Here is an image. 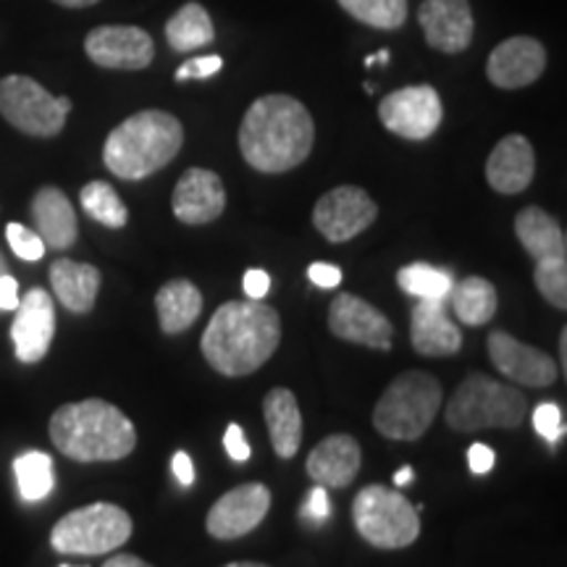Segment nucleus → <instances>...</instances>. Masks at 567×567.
<instances>
[{
    "instance_id": "6",
    "label": "nucleus",
    "mask_w": 567,
    "mask_h": 567,
    "mask_svg": "<svg viewBox=\"0 0 567 567\" xmlns=\"http://www.w3.org/2000/svg\"><path fill=\"white\" fill-rule=\"evenodd\" d=\"M528 415V400L515 386L486 373L467 375L446 405V425L460 434L481 429H517Z\"/></svg>"
},
{
    "instance_id": "21",
    "label": "nucleus",
    "mask_w": 567,
    "mask_h": 567,
    "mask_svg": "<svg viewBox=\"0 0 567 567\" xmlns=\"http://www.w3.org/2000/svg\"><path fill=\"white\" fill-rule=\"evenodd\" d=\"M410 342L423 358H446L460 352L463 334L446 313V300H417L410 321Z\"/></svg>"
},
{
    "instance_id": "51",
    "label": "nucleus",
    "mask_w": 567,
    "mask_h": 567,
    "mask_svg": "<svg viewBox=\"0 0 567 567\" xmlns=\"http://www.w3.org/2000/svg\"><path fill=\"white\" fill-rule=\"evenodd\" d=\"M3 274H9V268H6V258H3V252H0V276Z\"/></svg>"
},
{
    "instance_id": "13",
    "label": "nucleus",
    "mask_w": 567,
    "mask_h": 567,
    "mask_svg": "<svg viewBox=\"0 0 567 567\" xmlns=\"http://www.w3.org/2000/svg\"><path fill=\"white\" fill-rule=\"evenodd\" d=\"M268 509H271V492L264 484L234 486L210 507L205 528L218 542H234L258 528Z\"/></svg>"
},
{
    "instance_id": "5",
    "label": "nucleus",
    "mask_w": 567,
    "mask_h": 567,
    "mask_svg": "<svg viewBox=\"0 0 567 567\" xmlns=\"http://www.w3.org/2000/svg\"><path fill=\"white\" fill-rule=\"evenodd\" d=\"M444 392L439 379L423 371L400 373L381 400L375 402L373 425L381 436L394 442L421 439L442 408Z\"/></svg>"
},
{
    "instance_id": "4",
    "label": "nucleus",
    "mask_w": 567,
    "mask_h": 567,
    "mask_svg": "<svg viewBox=\"0 0 567 567\" xmlns=\"http://www.w3.org/2000/svg\"><path fill=\"white\" fill-rule=\"evenodd\" d=\"M184 126L168 111H140L109 134L103 163L124 182H140L161 172L179 155Z\"/></svg>"
},
{
    "instance_id": "16",
    "label": "nucleus",
    "mask_w": 567,
    "mask_h": 567,
    "mask_svg": "<svg viewBox=\"0 0 567 567\" xmlns=\"http://www.w3.org/2000/svg\"><path fill=\"white\" fill-rule=\"evenodd\" d=\"M423 38L439 53L457 55L471 48L476 21L467 0H423L417 9Z\"/></svg>"
},
{
    "instance_id": "15",
    "label": "nucleus",
    "mask_w": 567,
    "mask_h": 567,
    "mask_svg": "<svg viewBox=\"0 0 567 567\" xmlns=\"http://www.w3.org/2000/svg\"><path fill=\"white\" fill-rule=\"evenodd\" d=\"M331 334L344 342L371 347V350H392V323L358 295H339L329 308Z\"/></svg>"
},
{
    "instance_id": "8",
    "label": "nucleus",
    "mask_w": 567,
    "mask_h": 567,
    "mask_svg": "<svg viewBox=\"0 0 567 567\" xmlns=\"http://www.w3.org/2000/svg\"><path fill=\"white\" fill-rule=\"evenodd\" d=\"M132 530V517L124 507L95 502L63 515L51 530V544L61 555L97 557L124 547Z\"/></svg>"
},
{
    "instance_id": "45",
    "label": "nucleus",
    "mask_w": 567,
    "mask_h": 567,
    "mask_svg": "<svg viewBox=\"0 0 567 567\" xmlns=\"http://www.w3.org/2000/svg\"><path fill=\"white\" fill-rule=\"evenodd\" d=\"M103 567H153V565L145 563V559L134 557V555H116V557H111Z\"/></svg>"
},
{
    "instance_id": "3",
    "label": "nucleus",
    "mask_w": 567,
    "mask_h": 567,
    "mask_svg": "<svg viewBox=\"0 0 567 567\" xmlns=\"http://www.w3.org/2000/svg\"><path fill=\"white\" fill-rule=\"evenodd\" d=\"M51 439L76 463H116L137 446V431L122 410L105 400L61 405L51 417Z\"/></svg>"
},
{
    "instance_id": "37",
    "label": "nucleus",
    "mask_w": 567,
    "mask_h": 567,
    "mask_svg": "<svg viewBox=\"0 0 567 567\" xmlns=\"http://www.w3.org/2000/svg\"><path fill=\"white\" fill-rule=\"evenodd\" d=\"M221 69H224L221 55H200V59H189L187 63H182V66L176 69V82L208 80V76L218 74Z\"/></svg>"
},
{
    "instance_id": "14",
    "label": "nucleus",
    "mask_w": 567,
    "mask_h": 567,
    "mask_svg": "<svg viewBox=\"0 0 567 567\" xmlns=\"http://www.w3.org/2000/svg\"><path fill=\"white\" fill-rule=\"evenodd\" d=\"M488 358L496 371L507 375L509 381L523 386L544 389L557 381V360L551 354L536 350V347L523 344L507 331H494L486 342Z\"/></svg>"
},
{
    "instance_id": "48",
    "label": "nucleus",
    "mask_w": 567,
    "mask_h": 567,
    "mask_svg": "<svg viewBox=\"0 0 567 567\" xmlns=\"http://www.w3.org/2000/svg\"><path fill=\"white\" fill-rule=\"evenodd\" d=\"M559 363H563V365H559V371H567V331L563 329V334H559Z\"/></svg>"
},
{
    "instance_id": "20",
    "label": "nucleus",
    "mask_w": 567,
    "mask_h": 567,
    "mask_svg": "<svg viewBox=\"0 0 567 567\" xmlns=\"http://www.w3.org/2000/svg\"><path fill=\"white\" fill-rule=\"evenodd\" d=\"M536 176V153L528 137L507 134L486 161V182L494 193L517 195L530 187Z\"/></svg>"
},
{
    "instance_id": "10",
    "label": "nucleus",
    "mask_w": 567,
    "mask_h": 567,
    "mask_svg": "<svg viewBox=\"0 0 567 567\" xmlns=\"http://www.w3.org/2000/svg\"><path fill=\"white\" fill-rule=\"evenodd\" d=\"M379 118L396 137L421 142L442 126L444 105L431 84H413L389 92L379 105Z\"/></svg>"
},
{
    "instance_id": "9",
    "label": "nucleus",
    "mask_w": 567,
    "mask_h": 567,
    "mask_svg": "<svg viewBox=\"0 0 567 567\" xmlns=\"http://www.w3.org/2000/svg\"><path fill=\"white\" fill-rule=\"evenodd\" d=\"M69 97H53L32 76L11 74L0 80V116L30 137H55L66 126Z\"/></svg>"
},
{
    "instance_id": "11",
    "label": "nucleus",
    "mask_w": 567,
    "mask_h": 567,
    "mask_svg": "<svg viewBox=\"0 0 567 567\" xmlns=\"http://www.w3.org/2000/svg\"><path fill=\"white\" fill-rule=\"evenodd\" d=\"M379 216V205L371 200L365 189L344 187L326 193L313 208V224L329 243H350V239L363 234Z\"/></svg>"
},
{
    "instance_id": "43",
    "label": "nucleus",
    "mask_w": 567,
    "mask_h": 567,
    "mask_svg": "<svg viewBox=\"0 0 567 567\" xmlns=\"http://www.w3.org/2000/svg\"><path fill=\"white\" fill-rule=\"evenodd\" d=\"M172 467H174L176 481H179L182 486H193L195 484V465H193V460H189L187 452H176L174 460H172Z\"/></svg>"
},
{
    "instance_id": "17",
    "label": "nucleus",
    "mask_w": 567,
    "mask_h": 567,
    "mask_svg": "<svg viewBox=\"0 0 567 567\" xmlns=\"http://www.w3.org/2000/svg\"><path fill=\"white\" fill-rule=\"evenodd\" d=\"M55 334V308L53 297L45 289L34 287L27 292L24 300H19L17 318L11 326L13 352L21 363H40L51 350Z\"/></svg>"
},
{
    "instance_id": "30",
    "label": "nucleus",
    "mask_w": 567,
    "mask_h": 567,
    "mask_svg": "<svg viewBox=\"0 0 567 567\" xmlns=\"http://www.w3.org/2000/svg\"><path fill=\"white\" fill-rule=\"evenodd\" d=\"M396 284L400 289L417 300H446L455 287V276L446 268H436L429 264H410L400 268L396 274Z\"/></svg>"
},
{
    "instance_id": "50",
    "label": "nucleus",
    "mask_w": 567,
    "mask_h": 567,
    "mask_svg": "<svg viewBox=\"0 0 567 567\" xmlns=\"http://www.w3.org/2000/svg\"><path fill=\"white\" fill-rule=\"evenodd\" d=\"M389 59H392V53H389V51H381V53H375V55H373V63H375V61H384V63H386Z\"/></svg>"
},
{
    "instance_id": "22",
    "label": "nucleus",
    "mask_w": 567,
    "mask_h": 567,
    "mask_svg": "<svg viewBox=\"0 0 567 567\" xmlns=\"http://www.w3.org/2000/svg\"><path fill=\"white\" fill-rule=\"evenodd\" d=\"M360 465H363V452H360L358 439L347 434H331L313 446L308 457V476L318 486L344 488L358 478Z\"/></svg>"
},
{
    "instance_id": "33",
    "label": "nucleus",
    "mask_w": 567,
    "mask_h": 567,
    "mask_svg": "<svg viewBox=\"0 0 567 567\" xmlns=\"http://www.w3.org/2000/svg\"><path fill=\"white\" fill-rule=\"evenodd\" d=\"M339 6L373 30L392 32L408 21V0H339Z\"/></svg>"
},
{
    "instance_id": "31",
    "label": "nucleus",
    "mask_w": 567,
    "mask_h": 567,
    "mask_svg": "<svg viewBox=\"0 0 567 567\" xmlns=\"http://www.w3.org/2000/svg\"><path fill=\"white\" fill-rule=\"evenodd\" d=\"M13 473H17L19 494L24 502H42L53 492V460L45 452H24L13 460Z\"/></svg>"
},
{
    "instance_id": "40",
    "label": "nucleus",
    "mask_w": 567,
    "mask_h": 567,
    "mask_svg": "<svg viewBox=\"0 0 567 567\" xmlns=\"http://www.w3.org/2000/svg\"><path fill=\"white\" fill-rule=\"evenodd\" d=\"M467 465H471L473 473H478V476H484V473L492 471L496 465V455L492 446L486 444H473L471 450H467Z\"/></svg>"
},
{
    "instance_id": "38",
    "label": "nucleus",
    "mask_w": 567,
    "mask_h": 567,
    "mask_svg": "<svg viewBox=\"0 0 567 567\" xmlns=\"http://www.w3.org/2000/svg\"><path fill=\"white\" fill-rule=\"evenodd\" d=\"M331 515V502H329V492H326V486H318L313 492H310L308 499H305L302 505V520L313 523V526H321L326 517Z\"/></svg>"
},
{
    "instance_id": "19",
    "label": "nucleus",
    "mask_w": 567,
    "mask_h": 567,
    "mask_svg": "<svg viewBox=\"0 0 567 567\" xmlns=\"http://www.w3.org/2000/svg\"><path fill=\"white\" fill-rule=\"evenodd\" d=\"M174 216L187 226L216 221L226 208V189L221 176L210 168H187L176 182L172 195Z\"/></svg>"
},
{
    "instance_id": "34",
    "label": "nucleus",
    "mask_w": 567,
    "mask_h": 567,
    "mask_svg": "<svg viewBox=\"0 0 567 567\" xmlns=\"http://www.w3.org/2000/svg\"><path fill=\"white\" fill-rule=\"evenodd\" d=\"M534 281L544 300L555 305L557 310L567 308V258L536 260Z\"/></svg>"
},
{
    "instance_id": "26",
    "label": "nucleus",
    "mask_w": 567,
    "mask_h": 567,
    "mask_svg": "<svg viewBox=\"0 0 567 567\" xmlns=\"http://www.w3.org/2000/svg\"><path fill=\"white\" fill-rule=\"evenodd\" d=\"M264 417L276 455L281 460L295 457L302 444V413L297 405V396L284 386L271 389L264 400Z\"/></svg>"
},
{
    "instance_id": "42",
    "label": "nucleus",
    "mask_w": 567,
    "mask_h": 567,
    "mask_svg": "<svg viewBox=\"0 0 567 567\" xmlns=\"http://www.w3.org/2000/svg\"><path fill=\"white\" fill-rule=\"evenodd\" d=\"M243 284H245V295L250 297V300H264L268 289H271V276L260 271V268H250V271L245 274Z\"/></svg>"
},
{
    "instance_id": "29",
    "label": "nucleus",
    "mask_w": 567,
    "mask_h": 567,
    "mask_svg": "<svg viewBox=\"0 0 567 567\" xmlns=\"http://www.w3.org/2000/svg\"><path fill=\"white\" fill-rule=\"evenodd\" d=\"M446 300H452L457 321L465 326H484L496 313V289L484 276H467V279L457 281Z\"/></svg>"
},
{
    "instance_id": "44",
    "label": "nucleus",
    "mask_w": 567,
    "mask_h": 567,
    "mask_svg": "<svg viewBox=\"0 0 567 567\" xmlns=\"http://www.w3.org/2000/svg\"><path fill=\"white\" fill-rule=\"evenodd\" d=\"M19 308V284L9 274L0 276V310Z\"/></svg>"
},
{
    "instance_id": "32",
    "label": "nucleus",
    "mask_w": 567,
    "mask_h": 567,
    "mask_svg": "<svg viewBox=\"0 0 567 567\" xmlns=\"http://www.w3.org/2000/svg\"><path fill=\"white\" fill-rule=\"evenodd\" d=\"M80 203L92 221L109 226V229H122L130 221V210L116 195L109 182H90L80 193Z\"/></svg>"
},
{
    "instance_id": "18",
    "label": "nucleus",
    "mask_w": 567,
    "mask_h": 567,
    "mask_svg": "<svg viewBox=\"0 0 567 567\" xmlns=\"http://www.w3.org/2000/svg\"><path fill=\"white\" fill-rule=\"evenodd\" d=\"M547 69V51L536 38H509L494 48L486 63V76L499 90H523Z\"/></svg>"
},
{
    "instance_id": "39",
    "label": "nucleus",
    "mask_w": 567,
    "mask_h": 567,
    "mask_svg": "<svg viewBox=\"0 0 567 567\" xmlns=\"http://www.w3.org/2000/svg\"><path fill=\"white\" fill-rule=\"evenodd\" d=\"M224 446L234 463H247V460H250V444H247L243 425L229 423V429H226V436H224Z\"/></svg>"
},
{
    "instance_id": "23",
    "label": "nucleus",
    "mask_w": 567,
    "mask_h": 567,
    "mask_svg": "<svg viewBox=\"0 0 567 567\" xmlns=\"http://www.w3.org/2000/svg\"><path fill=\"white\" fill-rule=\"evenodd\" d=\"M32 221L38 226L42 243L53 250H69L80 234L76 213L59 187L38 189V195L32 197Z\"/></svg>"
},
{
    "instance_id": "46",
    "label": "nucleus",
    "mask_w": 567,
    "mask_h": 567,
    "mask_svg": "<svg viewBox=\"0 0 567 567\" xmlns=\"http://www.w3.org/2000/svg\"><path fill=\"white\" fill-rule=\"evenodd\" d=\"M415 481V471L410 465H402L400 471L394 473V486H408Z\"/></svg>"
},
{
    "instance_id": "52",
    "label": "nucleus",
    "mask_w": 567,
    "mask_h": 567,
    "mask_svg": "<svg viewBox=\"0 0 567 567\" xmlns=\"http://www.w3.org/2000/svg\"><path fill=\"white\" fill-rule=\"evenodd\" d=\"M61 567H69V565H61Z\"/></svg>"
},
{
    "instance_id": "35",
    "label": "nucleus",
    "mask_w": 567,
    "mask_h": 567,
    "mask_svg": "<svg viewBox=\"0 0 567 567\" xmlns=\"http://www.w3.org/2000/svg\"><path fill=\"white\" fill-rule=\"evenodd\" d=\"M6 239H9L11 250L19 255L21 260H30V264H38V260L45 255V243L40 239L38 231L27 229L21 224H9L6 226Z\"/></svg>"
},
{
    "instance_id": "1",
    "label": "nucleus",
    "mask_w": 567,
    "mask_h": 567,
    "mask_svg": "<svg viewBox=\"0 0 567 567\" xmlns=\"http://www.w3.org/2000/svg\"><path fill=\"white\" fill-rule=\"evenodd\" d=\"M316 142L310 111L292 95H264L247 109L239 126V151L255 172H292Z\"/></svg>"
},
{
    "instance_id": "25",
    "label": "nucleus",
    "mask_w": 567,
    "mask_h": 567,
    "mask_svg": "<svg viewBox=\"0 0 567 567\" xmlns=\"http://www.w3.org/2000/svg\"><path fill=\"white\" fill-rule=\"evenodd\" d=\"M515 234L520 239L523 250L536 260L567 258V239L563 226L555 216H549L544 208L528 205L515 216Z\"/></svg>"
},
{
    "instance_id": "28",
    "label": "nucleus",
    "mask_w": 567,
    "mask_h": 567,
    "mask_svg": "<svg viewBox=\"0 0 567 567\" xmlns=\"http://www.w3.org/2000/svg\"><path fill=\"white\" fill-rule=\"evenodd\" d=\"M166 40L176 53H193L216 40V27L200 3H184L166 21Z\"/></svg>"
},
{
    "instance_id": "12",
    "label": "nucleus",
    "mask_w": 567,
    "mask_h": 567,
    "mask_svg": "<svg viewBox=\"0 0 567 567\" xmlns=\"http://www.w3.org/2000/svg\"><path fill=\"white\" fill-rule=\"evenodd\" d=\"M84 53L101 69L142 71L155 59V42L140 27L105 24L84 38Z\"/></svg>"
},
{
    "instance_id": "7",
    "label": "nucleus",
    "mask_w": 567,
    "mask_h": 567,
    "mask_svg": "<svg viewBox=\"0 0 567 567\" xmlns=\"http://www.w3.org/2000/svg\"><path fill=\"white\" fill-rule=\"evenodd\" d=\"M352 520L375 549H405L421 536V517L408 496L381 484L360 488L352 502Z\"/></svg>"
},
{
    "instance_id": "49",
    "label": "nucleus",
    "mask_w": 567,
    "mask_h": 567,
    "mask_svg": "<svg viewBox=\"0 0 567 567\" xmlns=\"http://www.w3.org/2000/svg\"><path fill=\"white\" fill-rule=\"evenodd\" d=\"M224 567H268V565H260V563H229Z\"/></svg>"
},
{
    "instance_id": "2",
    "label": "nucleus",
    "mask_w": 567,
    "mask_h": 567,
    "mask_svg": "<svg viewBox=\"0 0 567 567\" xmlns=\"http://www.w3.org/2000/svg\"><path fill=\"white\" fill-rule=\"evenodd\" d=\"M279 342L281 318L276 308L260 300H237L213 313L200 347L213 371L237 379L264 368Z\"/></svg>"
},
{
    "instance_id": "41",
    "label": "nucleus",
    "mask_w": 567,
    "mask_h": 567,
    "mask_svg": "<svg viewBox=\"0 0 567 567\" xmlns=\"http://www.w3.org/2000/svg\"><path fill=\"white\" fill-rule=\"evenodd\" d=\"M308 279L316 284V287H323V289H334L342 284V271H339L337 266L331 264H313L308 268Z\"/></svg>"
},
{
    "instance_id": "24",
    "label": "nucleus",
    "mask_w": 567,
    "mask_h": 567,
    "mask_svg": "<svg viewBox=\"0 0 567 567\" xmlns=\"http://www.w3.org/2000/svg\"><path fill=\"white\" fill-rule=\"evenodd\" d=\"M51 284L63 308L82 316L95 308L97 292H101V271L90 264L59 258L51 266Z\"/></svg>"
},
{
    "instance_id": "47",
    "label": "nucleus",
    "mask_w": 567,
    "mask_h": 567,
    "mask_svg": "<svg viewBox=\"0 0 567 567\" xmlns=\"http://www.w3.org/2000/svg\"><path fill=\"white\" fill-rule=\"evenodd\" d=\"M53 3L63 6V9H90V6L101 3V0H53Z\"/></svg>"
},
{
    "instance_id": "27",
    "label": "nucleus",
    "mask_w": 567,
    "mask_h": 567,
    "mask_svg": "<svg viewBox=\"0 0 567 567\" xmlns=\"http://www.w3.org/2000/svg\"><path fill=\"white\" fill-rule=\"evenodd\" d=\"M155 310H158L161 329L166 334H182L200 316L203 295L189 279H174L158 289V295H155Z\"/></svg>"
},
{
    "instance_id": "36",
    "label": "nucleus",
    "mask_w": 567,
    "mask_h": 567,
    "mask_svg": "<svg viewBox=\"0 0 567 567\" xmlns=\"http://www.w3.org/2000/svg\"><path fill=\"white\" fill-rule=\"evenodd\" d=\"M534 429L538 436L547 439L549 444H557L565 436V423H563V410L555 402H542L534 410Z\"/></svg>"
}]
</instances>
